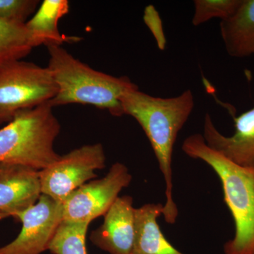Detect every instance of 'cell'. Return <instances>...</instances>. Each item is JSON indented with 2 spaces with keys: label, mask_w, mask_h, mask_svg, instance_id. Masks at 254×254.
I'll return each mask as SVG.
<instances>
[{
  "label": "cell",
  "mask_w": 254,
  "mask_h": 254,
  "mask_svg": "<svg viewBox=\"0 0 254 254\" xmlns=\"http://www.w3.org/2000/svg\"><path fill=\"white\" fill-rule=\"evenodd\" d=\"M232 116L235 133L226 136L217 129L210 115H205L203 134L205 143L237 165L254 167V107L239 116Z\"/></svg>",
  "instance_id": "cell-10"
},
{
  "label": "cell",
  "mask_w": 254,
  "mask_h": 254,
  "mask_svg": "<svg viewBox=\"0 0 254 254\" xmlns=\"http://www.w3.org/2000/svg\"><path fill=\"white\" fill-rule=\"evenodd\" d=\"M220 31L230 56H254V0H242L233 14L220 21Z\"/></svg>",
  "instance_id": "cell-13"
},
{
  "label": "cell",
  "mask_w": 254,
  "mask_h": 254,
  "mask_svg": "<svg viewBox=\"0 0 254 254\" xmlns=\"http://www.w3.org/2000/svg\"><path fill=\"white\" fill-rule=\"evenodd\" d=\"M39 172L4 163L0 171V213L14 218L36 204L42 195Z\"/></svg>",
  "instance_id": "cell-11"
},
{
  "label": "cell",
  "mask_w": 254,
  "mask_h": 254,
  "mask_svg": "<svg viewBox=\"0 0 254 254\" xmlns=\"http://www.w3.org/2000/svg\"><path fill=\"white\" fill-rule=\"evenodd\" d=\"M131 180V175L124 164H114L106 176L82 185L68 195L62 203L63 220L90 224L104 216Z\"/></svg>",
  "instance_id": "cell-7"
},
{
  "label": "cell",
  "mask_w": 254,
  "mask_h": 254,
  "mask_svg": "<svg viewBox=\"0 0 254 254\" xmlns=\"http://www.w3.org/2000/svg\"><path fill=\"white\" fill-rule=\"evenodd\" d=\"M4 163H0V171H1V169H2L3 166H4Z\"/></svg>",
  "instance_id": "cell-20"
},
{
  "label": "cell",
  "mask_w": 254,
  "mask_h": 254,
  "mask_svg": "<svg viewBox=\"0 0 254 254\" xmlns=\"http://www.w3.org/2000/svg\"><path fill=\"white\" fill-rule=\"evenodd\" d=\"M105 160L100 143L83 145L60 155L54 163L40 170L42 194L62 204L73 191L98 177L95 171L105 168Z\"/></svg>",
  "instance_id": "cell-6"
},
{
  "label": "cell",
  "mask_w": 254,
  "mask_h": 254,
  "mask_svg": "<svg viewBox=\"0 0 254 254\" xmlns=\"http://www.w3.org/2000/svg\"><path fill=\"white\" fill-rule=\"evenodd\" d=\"M242 0H195L192 24L198 26L212 18L221 21L230 18L236 11Z\"/></svg>",
  "instance_id": "cell-17"
},
{
  "label": "cell",
  "mask_w": 254,
  "mask_h": 254,
  "mask_svg": "<svg viewBox=\"0 0 254 254\" xmlns=\"http://www.w3.org/2000/svg\"><path fill=\"white\" fill-rule=\"evenodd\" d=\"M40 6L38 0H0V19L25 24Z\"/></svg>",
  "instance_id": "cell-18"
},
{
  "label": "cell",
  "mask_w": 254,
  "mask_h": 254,
  "mask_svg": "<svg viewBox=\"0 0 254 254\" xmlns=\"http://www.w3.org/2000/svg\"><path fill=\"white\" fill-rule=\"evenodd\" d=\"M9 218L8 215H5V214L0 213V220H2V219Z\"/></svg>",
  "instance_id": "cell-19"
},
{
  "label": "cell",
  "mask_w": 254,
  "mask_h": 254,
  "mask_svg": "<svg viewBox=\"0 0 254 254\" xmlns=\"http://www.w3.org/2000/svg\"><path fill=\"white\" fill-rule=\"evenodd\" d=\"M14 218L22 224L21 232L12 242L0 247V254H41L48 250L63 221L62 204L42 194L36 204Z\"/></svg>",
  "instance_id": "cell-8"
},
{
  "label": "cell",
  "mask_w": 254,
  "mask_h": 254,
  "mask_svg": "<svg viewBox=\"0 0 254 254\" xmlns=\"http://www.w3.org/2000/svg\"><path fill=\"white\" fill-rule=\"evenodd\" d=\"M49 103L22 110L0 128V163L44 170L60 158L54 144L61 126Z\"/></svg>",
  "instance_id": "cell-4"
},
{
  "label": "cell",
  "mask_w": 254,
  "mask_h": 254,
  "mask_svg": "<svg viewBox=\"0 0 254 254\" xmlns=\"http://www.w3.org/2000/svg\"><path fill=\"white\" fill-rule=\"evenodd\" d=\"M68 11L66 0H45L40 4L33 17L25 23L34 48L41 45L62 46L64 43L80 41L78 37L64 36L58 28L59 20Z\"/></svg>",
  "instance_id": "cell-12"
},
{
  "label": "cell",
  "mask_w": 254,
  "mask_h": 254,
  "mask_svg": "<svg viewBox=\"0 0 254 254\" xmlns=\"http://www.w3.org/2000/svg\"><path fill=\"white\" fill-rule=\"evenodd\" d=\"M124 115L136 120L144 131L165 180L166 201L163 215L168 224L176 222L178 209L173 198V153L177 135L194 108L190 90L173 98L152 96L138 90H128L121 98Z\"/></svg>",
  "instance_id": "cell-1"
},
{
  "label": "cell",
  "mask_w": 254,
  "mask_h": 254,
  "mask_svg": "<svg viewBox=\"0 0 254 254\" xmlns=\"http://www.w3.org/2000/svg\"><path fill=\"white\" fill-rule=\"evenodd\" d=\"M135 208L130 195L119 196L104 215L101 226L91 232L90 240L110 254H133Z\"/></svg>",
  "instance_id": "cell-9"
},
{
  "label": "cell",
  "mask_w": 254,
  "mask_h": 254,
  "mask_svg": "<svg viewBox=\"0 0 254 254\" xmlns=\"http://www.w3.org/2000/svg\"><path fill=\"white\" fill-rule=\"evenodd\" d=\"M34 48L25 24L0 19V64L23 60Z\"/></svg>",
  "instance_id": "cell-15"
},
{
  "label": "cell",
  "mask_w": 254,
  "mask_h": 254,
  "mask_svg": "<svg viewBox=\"0 0 254 254\" xmlns=\"http://www.w3.org/2000/svg\"><path fill=\"white\" fill-rule=\"evenodd\" d=\"M47 48L49 53L47 67L58 88L56 96L49 102L53 108L69 104L93 105L108 110L113 116H123L122 97L137 87L129 78L117 77L93 69L62 46Z\"/></svg>",
  "instance_id": "cell-2"
},
{
  "label": "cell",
  "mask_w": 254,
  "mask_h": 254,
  "mask_svg": "<svg viewBox=\"0 0 254 254\" xmlns=\"http://www.w3.org/2000/svg\"><path fill=\"white\" fill-rule=\"evenodd\" d=\"M58 88L48 67L23 60L0 64V125L22 110L49 103Z\"/></svg>",
  "instance_id": "cell-5"
},
{
  "label": "cell",
  "mask_w": 254,
  "mask_h": 254,
  "mask_svg": "<svg viewBox=\"0 0 254 254\" xmlns=\"http://www.w3.org/2000/svg\"><path fill=\"white\" fill-rule=\"evenodd\" d=\"M89 225L63 220L48 250L52 254H87L86 239Z\"/></svg>",
  "instance_id": "cell-16"
},
{
  "label": "cell",
  "mask_w": 254,
  "mask_h": 254,
  "mask_svg": "<svg viewBox=\"0 0 254 254\" xmlns=\"http://www.w3.org/2000/svg\"><path fill=\"white\" fill-rule=\"evenodd\" d=\"M161 203H148L135 208V239L133 254H184L163 235L158 218L163 214Z\"/></svg>",
  "instance_id": "cell-14"
},
{
  "label": "cell",
  "mask_w": 254,
  "mask_h": 254,
  "mask_svg": "<svg viewBox=\"0 0 254 254\" xmlns=\"http://www.w3.org/2000/svg\"><path fill=\"white\" fill-rule=\"evenodd\" d=\"M182 148L190 158L208 164L221 182L224 201L235 225V237L224 245L225 254H254V167L228 160L210 148L200 133L185 138Z\"/></svg>",
  "instance_id": "cell-3"
}]
</instances>
